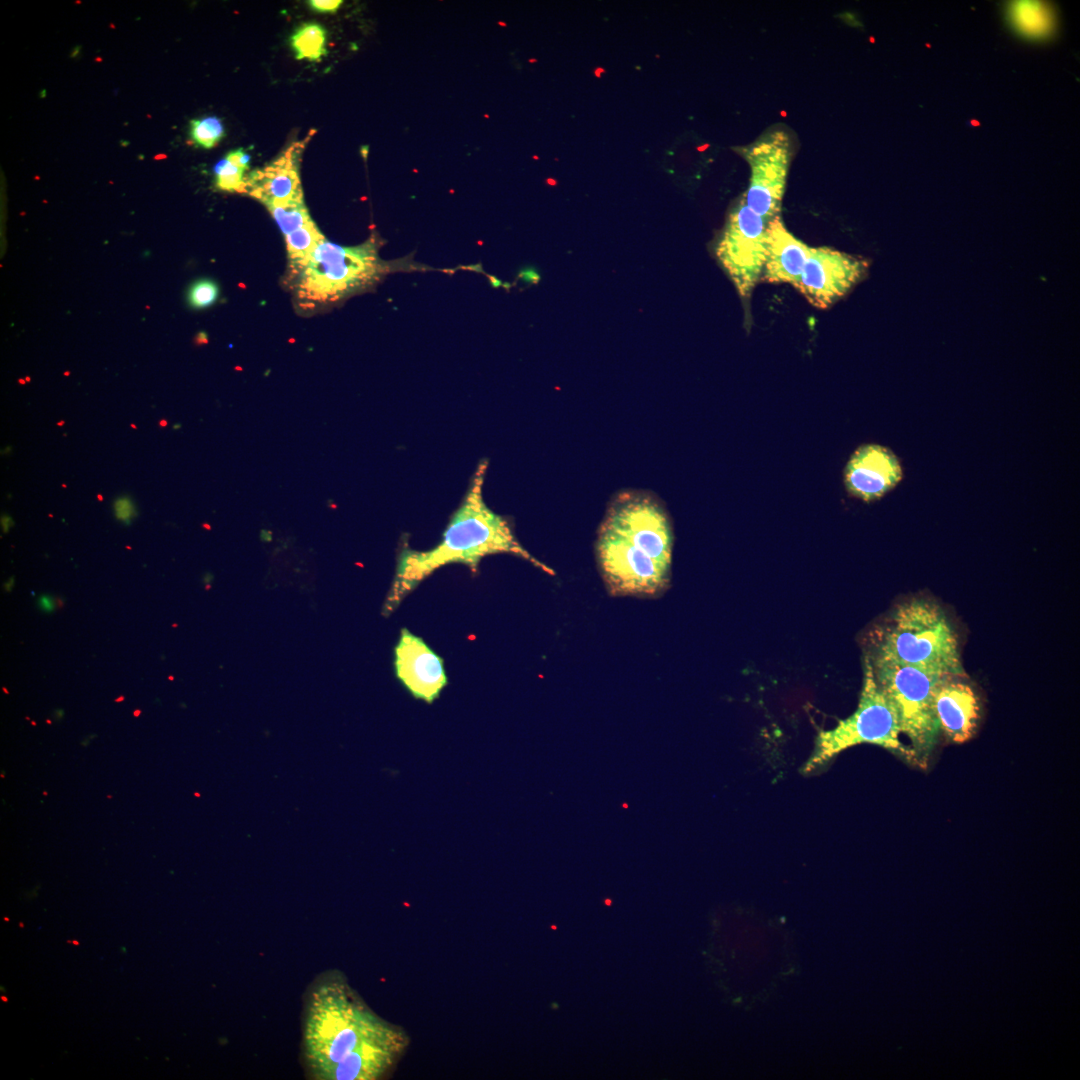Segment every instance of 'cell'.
Returning <instances> with one entry per match:
<instances>
[{
	"label": "cell",
	"instance_id": "obj_1",
	"mask_svg": "<svg viewBox=\"0 0 1080 1080\" xmlns=\"http://www.w3.org/2000/svg\"><path fill=\"white\" fill-rule=\"evenodd\" d=\"M302 1035L304 1060L317 1080L379 1079L407 1046L404 1032L370 1010L336 972L308 989Z\"/></svg>",
	"mask_w": 1080,
	"mask_h": 1080
},
{
	"label": "cell",
	"instance_id": "obj_2",
	"mask_svg": "<svg viewBox=\"0 0 1080 1080\" xmlns=\"http://www.w3.org/2000/svg\"><path fill=\"white\" fill-rule=\"evenodd\" d=\"M673 528L663 503L642 490L610 501L599 526L595 553L611 595L655 598L670 585Z\"/></svg>",
	"mask_w": 1080,
	"mask_h": 1080
},
{
	"label": "cell",
	"instance_id": "obj_3",
	"mask_svg": "<svg viewBox=\"0 0 1080 1080\" xmlns=\"http://www.w3.org/2000/svg\"><path fill=\"white\" fill-rule=\"evenodd\" d=\"M488 461L482 460L472 475L465 496L452 514L440 542L429 550L405 548L401 551L395 578L384 605L391 613L401 601L435 570L461 563L473 572L480 561L492 554L520 557L548 574L551 568L532 556L518 541L510 522L497 514L483 498Z\"/></svg>",
	"mask_w": 1080,
	"mask_h": 1080
},
{
	"label": "cell",
	"instance_id": "obj_4",
	"mask_svg": "<svg viewBox=\"0 0 1080 1080\" xmlns=\"http://www.w3.org/2000/svg\"><path fill=\"white\" fill-rule=\"evenodd\" d=\"M866 654L872 660L965 677L956 631L943 609L927 599L899 604L875 630Z\"/></svg>",
	"mask_w": 1080,
	"mask_h": 1080
},
{
	"label": "cell",
	"instance_id": "obj_5",
	"mask_svg": "<svg viewBox=\"0 0 1080 1080\" xmlns=\"http://www.w3.org/2000/svg\"><path fill=\"white\" fill-rule=\"evenodd\" d=\"M863 684L856 710L829 730L820 731L811 755L802 767L810 774L828 764L841 752L860 745L880 746L908 762H915L912 749L900 740L901 730L892 705L879 688L871 662L864 655Z\"/></svg>",
	"mask_w": 1080,
	"mask_h": 1080
},
{
	"label": "cell",
	"instance_id": "obj_6",
	"mask_svg": "<svg viewBox=\"0 0 1080 1080\" xmlns=\"http://www.w3.org/2000/svg\"><path fill=\"white\" fill-rule=\"evenodd\" d=\"M385 270L374 241L343 247L324 239L304 262L289 268V279L299 300L324 304L373 285Z\"/></svg>",
	"mask_w": 1080,
	"mask_h": 1080
},
{
	"label": "cell",
	"instance_id": "obj_7",
	"mask_svg": "<svg viewBox=\"0 0 1080 1080\" xmlns=\"http://www.w3.org/2000/svg\"><path fill=\"white\" fill-rule=\"evenodd\" d=\"M869 660L879 688L895 710L901 734L910 741L916 764L926 767L940 735L934 709L935 690L947 675L914 666Z\"/></svg>",
	"mask_w": 1080,
	"mask_h": 1080
},
{
	"label": "cell",
	"instance_id": "obj_8",
	"mask_svg": "<svg viewBox=\"0 0 1080 1080\" xmlns=\"http://www.w3.org/2000/svg\"><path fill=\"white\" fill-rule=\"evenodd\" d=\"M768 223L744 200L731 213L716 256L737 292L748 298L761 281L767 253Z\"/></svg>",
	"mask_w": 1080,
	"mask_h": 1080
},
{
	"label": "cell",
	"instance_id": "obj_9",
	"mask_svg": "<svg viewBox=\"0 0 1080 1080\" xmlns=\"http://www.w3.org/2000/svg\"><path fill=\"white\" fill-rule=\"evenodd\" d=\"M870 262L829 247H810L797 290L819 309H827L862 281Z\"/></svg>",
	"mask_w": 1080,
	"mask_h": 1080
},
{
	"label": "cell",
	"instance_id": "obj_10",
	"mask_svg": "<svg viewBox=\"0 0 1080 1080\" xmlns=\"http://www.w3.org/2000/svg\"><path fill=\"white\" fill-rule=\"evenodd\" d=\"M789 143L775 132L747 149L751 178L744 202L767 223L778 216L789 165Z\"/></svg>",
	"mask_w": 1080,
	"mask_h": 1080
},
{
	"label": "cell",
	"instance_id": "obj_11",
	"mask_svg": "<svg viewBox=\"0 0 1080 1080\" xmlns=\"http://www.w3.org/2000/svg\"><path fill=\"white\" fill-rule=\"evenodd\" d=\"M395 674L417 700L432 704L448 684L442 658L426 642L402 629L394 650Z\"/></svg>",
	"mask_w": 1080,
	"mask_h": 1080
},
{
	"label": "cell",
	"instance_id": "obj_12",
	"mask_svg": "<svg viewBox=\"0 0 1080 1080\" xmlns=\"http://www.w3.org/2000/svg\"><path fill=\"white\" fill-rule=\"evenodd\" d=\"M843 478L850 496L870 503L884 497L901 482L903 468L891 449L867 443L850 456Z\"/></svg>",
	"mask_w": 1080,
	"mask_h": 1080
},
{
	"label": "cell",
	"instance_id": "obj_13",
	"mask_svg": "<svg viewBox=\"0 0 1080 1080\" xmlns=\"http://www.w3.org/2000/svg\"><path fill=\"white\" fill-rule=\"evenodd\" d=\"M934 709L940 733L952 743L962 744L975 735L981 705L975 690L964 677L947 675L938 683Z\"/></svg>",
	"mask_w": 1080,
	"mask_h": 1080
},
{
	"label": "cell",
	"instance_id": "obj_14",
	"mask_svg": "<svg viewBox=\"0 0 1080 1080\" xmlns=\"http://www.w3.org/2000/svg\"><path fill=\"white\" fill-rule=\"evenodd\" d=\"M308 139L310 136L292 143L274 162L251 173L247 179V193L266 206L303 197L298 171Z\"/></svg>",
	"mask_w": 1080,
	"mask_h": 1080
},
{
	"label": "cell",
	"instance_id": "obj_15",
	"mask_svg": "<svg viewBox=\"0 0 1080 1080\" xmlns=\"http://www.w3.org/2000/svg\"><path fill=\"white\" fill-rule=\"evenodd\" d=\"M766 240L767 253L761 281L788 283L796 288L810 247L785 228L779 215L768 223Z\"/></svg>",
	"mask_w": 1080,
	"mask_h": 1080
},
{
	"label": "cell",
	"instance_id": "obj_16",
	"mask_svg": "<svg viewBox=\"0 0 1080 1080\" xmlns=\"http://www.w3.org/2000/svg\"><path fill=\"white\" fill-rule=\"evenodd\" d=\"M1007 14L1012 26L1023 36L1043 39L1052 33L1054 15L1049 5L1038 1H1014Z\"/></svg>",
	"mask_w": 1080,
	"mask_h": 1080
},
{
	"label": "cell",
	"instance_id": "obj_17",
	"mask_svg": "<svg viewBox=\"0 0 1080 1080\" xmlns=\"http://www.w3.org/2000/svg\"><path fill=\"white\" fill-rule=\"evenodd\" d=\"M326 31L317 23H305L290 37L296 59L319 60L326 54Z\"/></svg>",
	"mask_w": 1080,
	"mask_h": 1080
},
{
	"label": "cell",
	"instance_id": "obj_18",
	"mask_svg": "<svg viewBox=\"0 0 1080 1080\" xmlns=\"http://www.w3.org/2000/svg\"><path fill=\"white\" fill-rule=\"evenodd\" d=\"M325 239L314 222H311L285 236L289 268L304 262L315 248Z\"/></svg>",
	"mask_w": 1080,
	"mask_h": 1080
},
{
	"label": "cell",
	"instance_id": "obj_19",
	"mask_svg": "<svg viewBox=\"0 0 1080 1080\" xmlns=\"http://www.w3.org/2000/svg\"><path fill=\"white\" fill-rule=\"evenodd\" d=\"M267 207L285 236L313 222L303 202V197L274 202Z\"/></svg>",
	"mask_w": 1080,
	"mask_h": 1080
},
{
	"label": "cell",
	"instance_id": "obj_20",
	"mask_svg": "<svg viewBox=\"0 0 1080 1080\" xmlns=\"http://www.w3.org/2000/svg\"><path fill=\"white\" fill-rule=\"evenodd\" d=\"M189 134L196 146L209 149L223 138L225 131L219 118L208 116L191 120Z\"/></svg>",
	"mask_w": 1080,
	"mask_h": 1080
},
{
	"label": "cell",
	"instance_id": "obj_21",
	"mask_svg": "<svg viewBox=\"0 0 1080 1080\" xmlns=\"http://www.w3.org/2000/svg\"><path fill=\"white\" fill-rule=\"evenodd\" d=\"M244 172V169L233 165L225 158L215 167L216 186L225 191L247 192V180L244 178Z\"/></svg>",
	"mask_w": 1080,
	"mask_h": 1080
},
{
	"label": "cell",
	"instance_id": "obj_22",
	"mask_svg": "<svg viewBox=\"0 0 1080 1080\" xmlns=\"http://www.w3.org/2000/svg\"><path fill=\"white\" fill-rule=\"evenodd\" d=\"M219 288L217 284L208 279L195 282L189 289V304L196 309L211 306L218 298Z\"/></svg>",
	"mask_w": 1080,
	"mask_h": 1080
},
{
	"label": "cell",
	"instance_id": "obj_23",
	"mask_svg": "<svg viewBox=\"0 0 1080 1080\" xmlns=\"http://www.w3.org/2000/svg\"><path fill=\"white\" fill-rule=\"evenodd\" d=\"M113 511L116 519L125 525H130L137 516L136 506L127 495L119 496L114 500Z\"/></svg>",
	"mask_w": 1080,
	"mask_h": 1080
},
{
	"label": "cell",
	"instance_id": "obj_24",
	"mask_svg": "<svg viewBox=\"0 0 1080 1080\" xmlns=\"http://www.w3.org/2000/svg\"><path fill=\"white\" fill-rule=\"evenodd\" d=\"M308 3H309V6L312 9L316 10V11L333 13L340 7V5L342 4V1H340V0H322V1L321 0H311Z\"/></svg>",
	"mask_w": 1080,
	"mask_h": 1080
},
{
	"label": "cell",
	"instance_id": "obj_25",
	"mask_svg": "<svg viewBox=\"0 0 1080 1080\" xmlns=\"http://www.w3.org/2000/svg\"><path fill=\"white\" fill-rule=\"evenodd\" d=\"M59 599L50 594H42L37 599V607L44 613H51L58 607Z\"/></svg>",
	"mask_w": 1080,
	"mask_h": 1080
},
{
	"label": "cell",
	"instance_id": "obj_26",
	"mask_svg": "<svg viewBox=\"0 0 1080 1080\" xmlns=\"http://www.w3.org/2000/svg\"><path fill=\"white\" fill-rule=\"evenodd\" d=\"M226 159L233 165L245 170L248 168L250 157L243 151V149H238L230 152L226 156Z\"/></svg>",
	"mask_w": 1080,
	"mask_h": 1080
},
{
	"label": "cell",
	"instance_id": "obj_27",
	"mask_svg": "<svg viewBox=\"0 0 1080 1080\" xmlns=\"http://www.w3.org/2000/svg\"><path fill=\"white\" fill-rule=\"evenodd\" d=\"M1 526H2L3 532L7 533L9 531V529L13 526V519L10 516L6 515V514L2 515V517H1Z\"/></svg>",
	"mask_w": 1080,
	"mask_h": 1080
},
{
	"label": "cell",
	"instance_id": "obj_28",
	"mask_svg": "<svg viewBox=\"0 0 1080 1080\" xmlns=\"http://www.w3.org/2000/svg\"><path fill=\"white\" fill-rule=\"evenodd\" d=\"M14 586V577H10L4 584L3 588L6 592H10Z\"/></svg>",
	"mask_w": 1080,
	"mask_h": 1080
},
{
	"label": "cell",
	"instance_id": "obj_29",
	"mask_svg": "<svg viewBox=\"0 0 1080 1080\" xmlns=\"http://www.w3.org/2000/svg\"><path fill=\"white\" fill-rule=\"evenodd\" d=\"M203 335H204V334H200V336H199V337L197 338V341H199V342H201V343H204V342H206V341H207V339H206V337H205V336L203 337Z\"/></svg>",
	"mask_w": 1080,
	"mask_h": 1080
},
{
	"label": "cell",
	"instance_id": "obj_30",
	"mask_svg": "<svg viewBox=\"0 0 1080 1080\" xmlns=\"http://www.w3.org/2000/svg\"><path fill=\"white\" fill-rule=\"evenodd\" d=\"M55 715H56V718H57V719H60V718H61V717L63 716V711H62V710H57V711L55 712Z\"/></svg>",
	"mask_w": 1080,
	"mask_h": 1080
},
{
	"label": "cell",
	"instance_id": "obj_31",
	"mask_svg": "<svg viewBox=\"0 0 1080 1080\" xmlns=\"http://www.w3.org/2000/svg\"><path fill=\"white\" fill-rule=\"evenodd\" d=\"M166 424H167V423H166V421H161V422H160V425H161V426H165Z\"/></svg>",
	"mask_w": 1080,
	"mask_h": 1080
},
{
	"label": "cell",
	"instance_id": "obj_32",
	"mask_svg": "<svg viewBox=\"0 0 1080 1080\" xmlns=\"http://www.w3.org/2000/svg\"><path fill=\"white\" fill-rule=\"evenodd\" d=\"M2 1000L7 1001V999L4 996H2Z\"/></svg>",
	"mask_w": 1080,
	"mask_h": 1080
}]
</instances>
